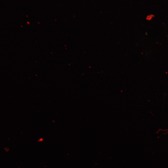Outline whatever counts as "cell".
Wrapping results in <instances>:
<instances>
[]
</instances>
